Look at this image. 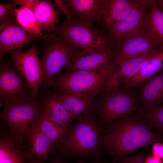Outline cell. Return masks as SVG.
Masks as SVG:
<instances>
[{"label":"cell","mask_w":163,"mask_h":163,"mask_svg":"<svg viewBox=\"0 0 163 163\" xmlns=\"http://www.w3.org/2000/svg\"><path fill=\"white\" fill-rule=\"evenodd\" d=\"M101 133L106 151L114 161L156 142L163 143V137L134 113L113 121Z\"/></svg>","instance_id":"1"},{"label":"cell","mask_w":163,"mask_h":163,"mask_svg":"<svg viewBox=\"0 0 163 163\" xmlns=\"http://www.w3.org/2000/svg\"><path fill=\"white\" fill-rule=\"evenodd\" d=\"M53 147L59 158L101 160L106 150L94 107L75 120L65 140Z\"/></svg>","instance_id":"2"},{"label":"cell","mask_w":163,"mask_h":163,"mask_svg":"<svg viewBox=\"0 0 163 163\" xmlns=\"http://www.w3.org/2000/svg\"><path fill=\"white\" fill-rule=\"evenodd\" d=\"M38 98L29 95L3 104L0 119L7 126L11 136L17 145L24 150L27 145L28 132L40 113Z\"/></svg>","instance_id":"3"},{"label":"cell","mask_w":163,"mask_h":163,"mask_svg":"<svg viewBox=\"0 0 163 163\" xmlns=\"http://www.w3.org/2000/svg\"><path fill=\"white\" fill-rule=\"evenodd\" d=\"M139 102L130 88L104 91L96 98L94 108L102 131L119 118L137 112Z\"/></svg>","instance_id":"4"},{"label":"cell","mask_w":163,"mask_h":163,"mask_svg":"<svg viewBox=\"0 0 163 163\" xmlns=\"http://www.w3.org/2000/svg\"><path fill=\"white\" fill-rule=\"evenodd\" d=\"M114 67L99 72L77 71L60 72L50 89L68 91L95 99L102 91Z\"/></svg>","instance_id":"5"},{"label":"cell","mask_w":163,"mask_h":163,"mask_svg":"<svg viewBox=\"0 0 163 163\" xmlns=\"http://www.w3.org/2000/svg\"><path fill=\"white\" fill-rule=\"evenodd\" d=\"M53 32L63 37L77 49H113L108 37L93 24L72 18L69 21L57 25Z\"/></svg>","instance_id":"6"},{"label":"cell","mask_w":163,"mask_h":163,"mask_svg":"<svg viewBox=\"0 0 163 163\" xmlns=\"http://www.w3.org/2000/svg\"><path fill=\"white\" fill-rule=\"evenodd\" d=\"M44 40L46 43L41 60L44 76L41 91L43 94L52 86L61 70L69 62L76 49L56 33L53 37Z\"/></svg>","instance_id":"7"},{"label":"cell","mask_w":163,"mask_h":163,"mask_svg":"<svg viewBox=\"0 0 163 163\" xmlns=\"http://www.w3.org/2000/svg\"><path fill=\"white\" fill-rule=\"evenodd\" d=\"M115 59L114 50H98L93 49H76L65 72L77 71L99 72L112 69Z\"/></svg>","instance_id":"8"},{"label":"cell","mask_w":163,"mask_h":163,"mask_svg":"<svg viewBox=\"0 0 163 163\" xmlns=\"http://www.w3.org/2000/svg\"><path fill=\"white\" fill-rule=\"evenodd\" d=\"M40 39L43 40L19 24L11 10L0 24V57L14 52H21L24 46Z\"/></svg>","instance_id":"9"},{"label":"cell","mask_w":163,"mask_h":163,"mask_svg":"<svg viewBox=\"0 0 163 163\" xmlns=\"http://www.w3.org/2000/svg\"><path fill=\"white\" fill-rule=\"evenodd\" d=\"M30 95V85L22 74L8 60L0 57V104Z\"/></svg>","instance_id":"10"},{"label":"cell","mask_w":163,"mask_h":163,"mask_svg":"<svg viewBox=\"0 0 163 163\" xmlns=\"http://www.w3.org/2000/svg\"><path fill=\"white\" fill-rule=\"evenodd\" d=\"M11 54V62L29 84L31 95L38 98L39 88L43 83L44 76L36 43L25 52H14Z\"/></svg>","instance_id":"11"},{"label":"cell","mask_w":163,"mask_h":163,"mask_svg":"<svg viewBox=\"0 0 163 163\" xmlns=\"http://www.w3.org/2000/svg\"><path fill=\"white\" fill-rule=\"evenodd\" d=\"M117 43V47L114 50L115 53V66L129 59L154 52L163 51V47L143 31L132 34Z\"/></svg>","instance_id":"12"},{"label":"cell","mask_w":163,"mask_h":163,"mask_svg":"<svg viewBox=\"0 0 163 163\" xmlns=\"http://www.w3.org/2000/svg\"><path fill=\"white\" fill-rule=\"evenodd\" d=\"M149 0H133L126 15L110 29L108 38L111 42L117 43L137 32L144 31Z\"/></svg>","instance_id":"13"},{"label":"cell","mask_w":163,"mask_h":163,"mask_svg":"<svg viewBox=\"0 0 163 163\" xmlns=\"http://www.w3.org/2000/svg\"><path fill=\"white\" fill-rule=\"evenodd\" d=\"M163 51H158L128 60L115 66L103 91L120 88L127 81L137 74L150 59Z\"/></svg>","instance_id":"14"},{"label":"cell","mask_w":163,"mask_h":163,"mask_svg":"<svg viewBox=\"0 0 163 163\" xmlns=\"http://www.w3.org/2000/svg\"><path fill=\"white\" fill-rule=\"evenodd\" d=\"M72 18L93 24L102 19L105 0H63Z\"/></svg>","instance_id":"15"},{"label":"cell","mask_w":163,"mask_h":163,"mask_svg":"<svg viewBox=\"0 0 163 163\" xmlns=\"http://www.w3.org/2000/svg\"><path fill=\"white\" fill-rule=\"evenodd\" d=\"M37 120L29 129L27 139L28 148L24 152V155L26 158H34L41 163H45L54 146L43 133Z\"/></svg>","instance_id":"16"},{"label":"cell","mask_w":163,"mask_h":163,"mask_svg":"<svg viewBox=\"0 0 163 163\" xmlns=\"http://www.w3.org/2000/svg\"><path fill=\"white\" fill-rule=\"evenodd\" d=\"M141 85L139 91L141 109L150 110L163 104V68Z\"/></svg>","instance_id":"17"},{"label":"cell","mask_w":163,"mask_h":163,"mask_svg":"<svg viewBox=\"0 0 163 163\" xmlns=\"http://www.w3.org/2000/svg\"><path fill=\"white\" fill-rule=\"evenodd\" d=\"M40 113L46 118L69 131L74 119L51 90L47 91Z\"/></svg>","instance_id":"18"},{"label":"cell","mask_w":163,"mask_h":163,"mask_svg":"<svg viewBox=\"0 0 163 163\" xmlns=\"http://www.w3.org/2000/svg\"><path fill=\"white\" fill-rule=\"evenodd\" d=\"M50 90L53 91L74 121L94 107L95 99L68 91Z\"/></svg>","instance_id":"19"},{"label":"cell","mask_w":163,"mask_h":163,"mask_svg":"<svg viewBox=\"0 0 163 163\" xmlns=\"http://www.w3.org/2000/svg\"><path fill=\"white\" fill-rule=\"evenodd\" d=\"M144 31L163 47V11L156 0H149Z\"/></svg>","instance_id":"20"},{"label":"cell","mask_w":163,"mask_h":163,"mask_svg":"<svg viewBox=\"0 0 163 163\" xmlns=\"http://www.w3.org/2000/svg\"><path fill=\"white\" fill-rule=\"evenodd\" d=\"M24 152L12 138L6 125H1L0 163H27Z\"/></svg>","instance_id":"21"},{"label":"cell","mask_w":163,"mask_h":163,"mask_svg":"<svg viewBox=\"0 0 163 163\" xmlns=\"http://www.w3.org/2000/svg\"><path fill=\"white\" fill-rule=\"evenodd\" d=\"M133 0H105L102 19L110 29L122 20L130 10Z\"/></svg>","instance_id":"22"},{"label":"cell","mask_w":163,"mask_h":163,"mask_svg":"<svg viewBox=\"0 0 163 163\" xmlns=\"http://www.w3.org/2000/svg\"><path fill=\"white\" fill-rule=\"evenodd\" d=\"M51 1L40 0L32 11L43 31L53 32L59 21L60 11L54 7Z\"/></svg>","instance_id":"23"},{"label":"cell","mask_w":163,"mask_h":163,"mask_svg":"<svg viewBox=\"0 0 163 163\" xmlns=\"http://www.w3.org/2000/svg\"><path fill=\"white\" fill-rule=\"evenodd\" d=\"M163 68V51L149 59L136 75L127 81L123 88H130L147 81Z\"/></svg>","instance_id":"24"},{"label":"cell","mask_w":163,"mask_h":163,"mask_svg":"<svg viewBox=\"0 0 163 163\" xmlns=\"http://www.w3.org/2000/svg\"><path fill=\"white\" fill-rule=\"evenodd\" d=\"M12 11L19 24L30 34L44 40L51 37L56 34V33L43 34L33 11L28 8L20 6Z\"/></svg>","instance_id":"25"},{"label":"cell","mask_w":163,"mask_h":163,"mask_svg":"<svg viewBox=\"0 0 163 163\" xmlns=\"http://www.w3.org/2000/svg\"><path fill=\"white\" fill-rule=\"evenodd\" d=\"M37 120L43 133L54 146L61 143L68 134L69 131L48 119L40 113Z\"/></svg>","instance_id":"26"},{"label":"cell","mask_w":163,"mask_h":163,"mask_svg":"<svg viewBox=\"0 0 163 163\" xmlns=\"http://www.w3.org/2000/svg\"><path fill=\"white\" fill-rule=\"evenodd\" d=\"M137 114L151 129L163 137V104L149 110L140 109Z\"/></svg>","instance_id":"27"},{"label":"cell","mask_w":163,"mask_h":163,"mask_svg":"<svg viewBox=\"0 0 163 163\" xmlns=\"http://www.w3.org/2000/svg\"><path fill=\"white\" fill-rule=\"evenodd\" d=\"M145 153L146 148H144L136 155L132 156H127L118 161L120 163H145Z\"/></svg>","instance_id":"28"},{"label":"cell","mask_w":163,"mask_h":163,"mask_svg":"<svg viewBox=\"0 0 163 163\" xmlns=\"http://www.w3.org/2000/svg\"><path fill=\"white\" fill-rule=\"evenodd\" d=\"M39 0H13L11 2L13 3L14 6L17 5H20L28 8L32 11L39 2Z\"/></svg>","instance_id":"29"},{"label":"cell","mask_w":163,"mask_h":163,"mask_svg":"<svg viewBox=\"0 0 163 163\" xmlns=\"http://www.w3.org/2000/svg\"><path fill=\"white\" fill-rule=\"evenodd\" d=\"M152 155L162 160H163V143L156 142L152 144Z\"/></svg>","instance_id":"30"},{"label":"cell","mask_w":163,"mask_h":163,"mask_svg":"<svg viewBox=\"0 0 163 163\" xmlns=\"http://www.w3.org/2000/svg\"><path fill=\"white\" fill-rule=\"evenodd\" d=\"M14 7L11 2L5 4H0V20L1 22L5 20L8 13L14 9Z\"/></svg>","instance_id":"31"},{"label":"cell","mask_w":163,"mask_h":163,"mask_svg":"<svg viewBox=\"0 0 163 163\" xmlns=\"http://www.w3.org/2000/svg\"><path fill=\"white\" fill-rule=\"evenodd\" d=\"M54 5L57 6L65 14L67 19V21H70L72 19L69 12L66 7L64 4L62 0H54Z\"/></svg>","instance_id":"32"},{"label":"cell","mask_w":163,"mask_h":163,"mask_svg":"<svg viewBox=\"0 0 163 163\" xmlns=\"http://www.w3.org/2000/svg\"><path fill=\"white\" fill-rule=\"evenodd\" d=\"M145 163H163L162 160L153 155L146 156Z\"/></svg>","instance_id":"33"},{"label":"cell","mask_w":163,"mask_h":163,"mask_svg":"<svg viewBox=\"0 0 163 163\" xmlns=\"http://www.w3.org/2000/svg\"><path fill=\"white\" fill-rule=\"evenodd\" d=\"M45 163H100L99 162H85L82 161L80 159L78 162L75 163H68L61 161L59 160L53 159L51 161L49 162H46Z\"/></svg>","instance_id":"34"},{"label":"cell","mask_w":163,"mask_h":163,"mask_svg":"<svg viewBox=\"0 0 163 163\" xmlns=\"http://www.w3.org/2000/svg\"><path fill=\"white\" fill-rule=\"evenodd\" d=\"M26 158L27 163H42L34 158Z\"/></svg>","instance_id":"35"},{"label":"cell","mask_w":163,"mask_h":163,"mask_svg":"<svg viewBox=\"0 0 163 163\" xmlns=\"http://www.w3.org/2000/svg\"><path fill=\"white\" fill-rule=\"evenodd\" d=\"M157 2L160 7L163 11V0H157Z\"/></svg>","instance_id":"36"},{"label":"cell","mask_w":163,"mask_h":163,"mask_svg":"<svg viewBox=\"0 0 163 163\" xmlns=\"http://www.w3.org/2000/svg\"><path fill=\"white\" fill-rule=\"evenodd\" d=\"M112 163H120V162L119 161H113Z\"/></svg>","instance_id":"37"}]
</instances>
